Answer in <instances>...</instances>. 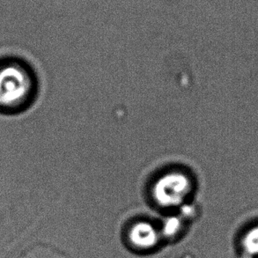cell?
Wrapping results in <instances>:
<instances>
[{
    "mask_svg": "<svg viewBox=\"0 0 258 258\" xmlns=\"http://www.w3.org/2000/svg\"><path fill=\"white\" fill-rule=\"evenodd\" d=\"M37 87L28 63L15 58L0 61V113L14 115L26 110L35 101Z\"/></svg>",
    "mask_w": 258,
    "mask_h": 258,
    "instance_id": "cell-1",
    "label": "cell"
},
{
    "mask_svg": "<svg viewBox=\"0 0 258 258\" xmlns=\"http://www.w3.org/2000/svg\"><path fill=\"white\" fill-rule=\"evenodd\" d=\"M246 251L251 255H258V227L248 231L243 239Z\"/></svg>",
    "mask_w": 258,
    "mask_h": 258,
    "instance_id": "cell-4",
    "label": "cell"
},
{
    "mask_svg": "<svg viewBox=\"0 0 258 258\" xmlns=\"http://www.w3.org/2000/svg\"><path fill=\"white\" fill-rule=\"evenodd\" d=\"M130 239L137 248L147 249L157 243V232L150 224L140 222L132 228Z\"/></svg>",
    "mask_w": 258,
    "mask_h": 258,
    "instance_id": "cell-3",
    "label": "cell"
},
{
    "mask_svg": "<svg viewBox=\"0 0 258 258\" xmlns=\"http://www.w3.org/2000/svg\"><path fill=\"white\" fill-rule=\"evenodd\" d=\"M195 182L184 170H172L161 174L154 181L152 197L158 206L173 208L181 206L190 197Z\"/></svg>",
    "mask_w": 258,
    "mask_h": 258,
    "instance_id": "cell-2",
    "label": "cell"
}]
</instances>
